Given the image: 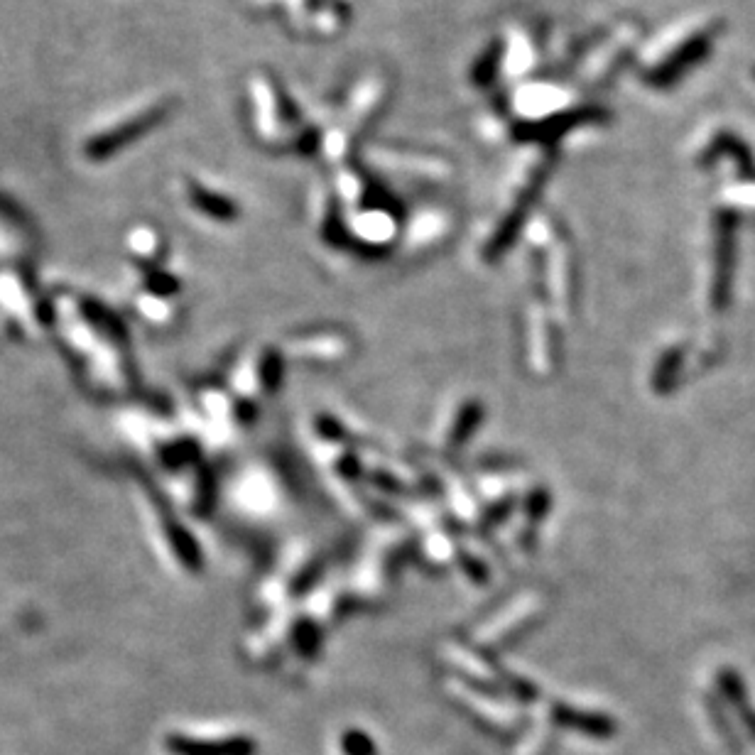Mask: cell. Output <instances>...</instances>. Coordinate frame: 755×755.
<instances>
[{"label":"cell","instance_id":"cell-1","mask_svg":"<svg viewBox=\"0 0 755 755\" xmlns=\"http://www.w3.org/2000/svg\"><path fill=\"white\" fill-rule=\"evenodd\" d=\"M716 285L714 307L724 309L729 304L731 275H733V214H726L719 224V246H716Z\"/></svg>","mask_w":755,"mask_h":755},{"label":"cell","instance_id":"cell-2","mask_svg":"<svg viewBox=\"0 0 755 755\" xmlns=\"http://www.w3.org/2000/svg\"><path fill=\"white\" fill-rule=\"evenodd\" d=\"M680 366H682V351L667 353V358L660 366V373H657V380H667V383H670V378L677 376Z\"/></svg>","mask_w":755,"mask_h":755}]
</instances>
